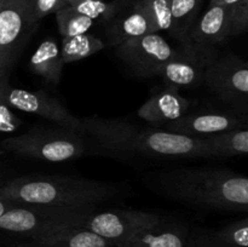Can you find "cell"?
Returning a JSON list of instances; mask_svg holds the SVG:
<instances>
[{
  "mask_svg": "<svg viewBox=\"0 0 248 247\" xmlns=\"http://www.w3.org/2000/svg\"><path fill=\"white\" fill-rule=\"evenodd\" d=\"M85 135L114 155L152 159L212 157L205 138H193L160 128H145L119 119H80Z\"/></svg>",
  "mask_w": 248,
  "mask_h": 247,
  "instance_id": "1",
  "label": "cell"
},
{
  "mask_svg": "<svg viewBox=\"0 0 248 247\" xmlns=\"http://www.w3.org/2000/svg\"><path fill=\"white\" fill-rule=\"evenodd\" d=\"M149 183L159 193L206 210L246 212L248 179L229 170L181 167L157 171Z\"/></svg>",
  "mask_w": 248,
  "mask_h": 247,
  "instance_id": "2",
  "label": "cell"
},
{
  "mask_svg": "<svg viewBox=\"0 0 248 247\" xmlns=\"http://www.w3.org/2000/svg\"><path fill=\"white\" fill-rule=\"evenodd\" d=\"M0 190L18 203L62 207L96 206L119 193L115 185L106 182L35 173L12 179L0 186Z\"/></svg>",
  "mask_w": 248,
  "mask_h": 247,
  "instance_id": "3",
  "label": "cell"
},
{
  "mask_svg": "<svg viewBox=\"0 0 248 247\" xmlns=\"http://www.w3.org/2000/svg\"><path fill=\"white\" fill-rule=\"evenodd\" d=\"M94 206L62 207L18 203L0 218V230L31 239L46 236L68 228H81Z\"/></svg>",
  "mask_w": 248,
  "mask_h": 247,
  "instance_id": "4",
  "label": "cell"
},
{
  "mask_svg": "<svg viewBox=\"0 0 248 247\" xmlns=\"http://www.w3.org/2000/svg\"><path fill=\"white\" fill-rule=\"evenodd\" d=\"M0 149L48 162H63L86 154V136L68 128H34L0 142Z\"/></svg>",
  "mask_w": 248,
  "mask_h": 247,
  "instance_id": "5",
  "label": "cell"
},
{
  "mask_svg": "<svg viewBox=\"0 0 248 247\" xmlns=\"http://www.w3.org/2000/svg\"><path fill=\"white\" fill-rule=\"evenodd\" d=\"M203 84L220 99L246 113L248 101V65L234 55L208 58Z\"/></svg>",
  "mask_w": 248,
  "mask_h": 247,
  "instance_id": "6",
  "label": "cell"
},
{
  "mask_svg": "<svg viewBox=\"0 0 248 247\" xmlns=\"http://www.w3.org/2000/svg\"><path fill=\"white\" fill-rule=\"evenodd\" d=\"M7 79L9 75H0V98L10 108L41 116L57 124L61 127L85 135L81 120L69 113L57 98L50 96L45 91H28L12 87Z\"/></svg>",
  "mask_w": 248,
  "mask_h": 247,
  "instance_id": "7",
  "label": "cell"
},
{
  "mask_svg": "<svg viewBox=\"0 0 248 247\" xmlns=\"http://www.w3.org/2000/svg\"><path fill=\"white\" fill-rule=\"evenodd\" d=\"M178 53L159 33L130 39L116 46V55L140 77H154L162 64Z\"/></svg>",
  "mask_w": 248,
  "mask_h": 247,
  "instance_id": "8",
  "label": "cell"
},
{
  "mask_svg": "<svg viewBox=\"0 0 248 247\" xmlns=\"http://www.w3.org/2000/svg\"><path fill=\"white\" fill-rule=\"evenodd\" d=\"M162 222L159 215L140 210H110L91 212L81 223V228L96 232L114 245L136 232Z\"/></svg>",
  "mask_w": 248,
  "mask_h": 247,
  "instance_id": "9",
  "label": "cell"
},
{
  "mask_svg": "<svg viewBox=\"0 0 248 247\" xmlns=\"http://www.w3.org/2000/svg\"><path fill=\"white\" fill-rule=\"evenodd\" d=\"M31 19V0H2L0 6V75H9Z\"/></svg>",
  "mask_w": 248,
  "mask_h": 247,
  "instance_id": "10",
  "label": "cell"
},
{
  "mask_svg": "<svg viewBox=\"0 0 248 247\" xmlns=\"http://www.w3.org/2000/svg\"><path fill=\"white\" fill-rule=\"evenodd\" d=\"M246 119L232 111L186 113L181 118L162 125L165 131L193 138H206L232 128L246 127Z\"/></svg>",
  "mask_w": 248,
  "mask_h": 247,
  "instance_id": "11",
  "label": "cell"
},
{
  "mask_svg": "<svg viewBox=\"0 0 248 247\" xmlns=\"http://www.w3.org/2000/svg\"><path fill=\"white\" fill-rule=\"evenodd\" d=\"M230 7L210 5L207 11L193 24L184 41V48L201 53V48L220 44L230 36Z\"/></svg>",
  "mask_w": 248,
  "mask_h": 247,
  "instance_id": "12",
  "label": "cell"
},
{
  "mask_svg": "<svg viewBox=\"0 0 248 247\" xmlns=\"http://www.w3.org/2000/svg\"><path fill=\"white\" fill-rule=\"evenodd\" d=\"M208 58L191 48H184L162 64L156 75L161 77L169 87L178 90L199 87L203 84V73Z\"/></svg>",
  "mask_w": 248,
  "mask_h": 247,
  "instance_id": "13",
  "label": "cell"
},
{
  "mask_svg": "<svg viewBox=\"0 0 248 247\" xmlns=\"http://www.w3.org/2000/svg\"><path fill=\"white\" fill-rule=\"evenodd\" d=\"M191 102L179 94L176 87H169L153 94L138 109V116L154 126H162L188 113Z\"/></svg>",
  "mask_w": 248,
  "mask_h": 247,
  "instance_id": "14",
  "label": "cell"
},
{
  "mask_svg": "<svg viewBox=\"0 0 248 247\" xmlns=\"http://www.w3.org/2000/svg\"><path fill=\"white\" fill-rule=\"evenodd\" d=\"M110 24L107 29L108 44L110 46H118L130 39L143 36L149 33H156L149 17L138 5L132 2L131 7L126 11L118 14L110 19Z\"/></svg>",
  "mask_w": 248,
  "mask_h": 247,
  "instance_id": "15",
  "label": "cell"
},
{
  "mask_svg": "<svg viewBox=\"0 0 248 247\" xmlns=\"http://www.w3.org/2000/svg\"><path fill=\"white\" fill-rule=\"evenodd\" d=\"M189 232L186 227L165 220L143 229L115 244L116 247H186Z\"/></svg>",
  "mask_w": 248,
  "mask_h": 247,
  "instance_id": "16",
  "label": "cell"
},
{
  "mask_svg": "<svg viewBox=\"0 0 248 247\" xmlns=\"http://www.w3.org/2000/svg\"><path fill=\"white\" fill-rule=\"evenodd\" d=\"M16 247H116L113 242L85 228H68L46 236L31 239Z\"/></svg>",
  "mask_w": 248,
  "mask_h": 247,
  "instance_id": "17",
  "label": "cell"
},
{
  "mask_svg": "<svg viewBox=\"0 0 248 247\" xmlns=\"http://www.w3.org/2000/svg\"><path fill=\"white\" fill-rule=\"evenodd\" d=\"M63 67L64 63L61 56L60 46L57 41L51 38L41 41L29 61L31 72L53 85L60 82Z\"/></svg>",
  "mask_w": 248,
  "mask_h": 247,
  "instance_id": "18",
  "label": "cell"
},
{
  "mask_svg": "<svg viewBox=\"0 0 248 247\" xmlns=\"http://www.w3.org/2000/svg\"><path fill=\"white\" fill-rule=\"evenodd\" d=\"M212 156L230 157L248 153L247 127L232 128L205 138Z\"/></svg>",
  "mask_w": 248,
  "mask_h": 247,
  "instance_id": "19",
  "label": "cell"
},
{
  "mask_svg": "<svg viewBox=\"0 0 248 247\" xmlns=\"http://www.w3.org/2000/svg\"><path fill=\"white\" fill-rule=\"evenodd\" d=\"M106 44L102 39L92 35V34H80L74 36H64L62 38V44L60 46L61 56L64 64L84 60L92 56L93 53L103 50Z\"/></svg>",
  "mask_w": 248,
  "mask_h": 247,
  "instance_id": "20",
  "label": "cell"
},
{
  "mask_svg": "<svg viewBox=\"0 0 248 247\" xmlns=\"http://www.w3.org/2000/svg\"><path fill=\"white\" fill-rule=\"evenodd\" d=\"M203 0H171V36L184 44L189 31L195 23Z\"/></svg>",
  "mask_w": 248,
  "mask_h": 247,
  "instance_id": "21",
  "label": "cell"
},
{
  "mask_svg": "<svg viewBox=\"0 0 248 247\" xmlns=\"http://www.w3.org/2000/svg\"><path fill=\"white\" fill-rule=\"evenodd\" d=\"M58 31L62 38L85 34L94 24L93 19L84 16L67 5L55 14Z\"/></svg>",
  "mask_w": 248,
  "mask_h": 247,
  "instance_id": "22",
  "label": "cell"
},
{
  "mask_svg": "<svg viewBox=\"0 0 248 247\" xmlns=\"http://www.w3.org/2000/svg\"><path fill=\"white\" fill-rule=\"evenodd\" d=\"M135 4L147 14L156 33H172L171 0H136Z\"/></svg>",
  "mask_w": 248,
  "mask_h": 247,
  "instance_id": "23",
  "label": "cell"
},
{
  "mask_svg": "<svg viewBox=\"0 0 248 247\" xmlns=\"http://www.w3.org/2000/svg\"><path fill=\"white\" fill-rule=\"evenodd\" d=\"M72 9L93 21L109 22L121 9L118 1L107 2L104 0H68Z\"/></svg>",
  "mask_w": 248,
  "mask_h": 247,
  "instance_id": "24",
  "label": "cell"
},
{
  "mask_svg": "<svg viewBox=\"0 0 248 247\" xmlns=\"http://www.w3.org/2000/svg\"><path fill=\"white\" fill-rule=\"evenodd\" d=\"M211 236L225 247H248V219L232 222L217 232H211Z\"/></svg>",
  "mask_w": 248,
  "mask_h": 247,
  "instance_id": "25",
  "label": "cell"
},
{
  "mask_svg": "<svg viewBox=\"0 0 248 247\" xmlns=\"http://www.w3.org/2000/svg\"><path fill=\"white\" fill-rule=\"evenodd\" d=\"M248 27V1L230 7L229 31L230 36H236L247 31Z\"/></svg>",
  "mask_w": 248,
  "mask_h": 247,
  "instance_id": "26",
  "label": "cell"
},
{
  "mask_svg": "<svg viewBox=\"0 0 248 247\" xmlns=\"http://www.w3.org/2000/svg\"><path fill=\"white\" fill-rule=\"evenodd\" d=\"M68 5V0H31V19L38 24L40 19L51 14H56L58 10Z\"/></svg>",
  "mask_w": 248,
  "mask_h": 247,
  "instance_id": "27",
  "label": "cell"
},
{
  "mask_svg": "<svg viewBox=\"0 0 248 247\" xmlns=\"http://www.w3.org/2000/svg\"><path fill=\"white\" fill-rule=\"evenodd\" d=\"M22 120L0 98V133H12L18 130Z\"/></svg>",
  "mask_w": 248,
  "mask_h": 247,
  "instance_id": "28",
  "label": "cell"
},
{
  "mask_svg": "<svg viewBox=\"0 0 248 247\" xmlns=\"http://www.w3.org/2000/svg\"><path fill=\"white\" fill-rule=\"evenodd\" d=\"M186 247H225L218 241H216L212 236L208 234L202 235H189L188 241H186Z\"/></svg>",
  "mask_w": 248,
  "mask_h": 247,
  "instance_id": "29",
  "label": "cell"
},
{
  "mask_svg": "<svg viewBox=\"0 0 248 247\" xmlns=\"http://www.w3.org/2000/svg\"><path fill=\"white\" fill-rule=\"evenodd\" d=\"M17 205H18V202H16V201L11 200V199H9L7 196H5L4 194L1 193V190H0V218H1L7 211L16 207Z\"/></svg>",
  "mask_w": 248,
  "mask_h": 247,
  "instance_id": "30",
  "label": "cell"
},
{
  "mask_svg": "<svg viewBox=\"0 0 248 247\" xmlns=\"http://www.w3.org/2000/svg\"><path fill=\"white\" fill-rule=\"evenodd\" d=\"M248 1V0H210V5H218V6L232 7L235 5L242 4V2Z\"/></svg>",
  "mask_w": 248,
  "mask_h": 247,
  "instance_id": "31",
  "label": "cell"
},
{
  "mask_svg": "<svg viewBox=\"0 0 248 247\" xmlns=\"http://www.w3.org/2000/svg\"><path fill=\"white\" fill-rule=\"evenodd\" d=\"M1 2H2V0H0V6H1Z\"/></svg>",
  "mask_w": 248,
  "mask_h": 247,
  "instance_id": "32",
  "label": "cell"
}]
</instances>
